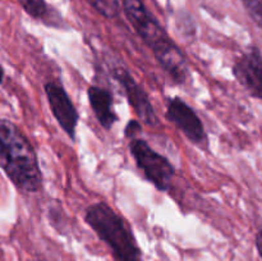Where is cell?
Here are the masks:
<instances>
[{"label":"cell","mask_w":262,"mask_h":261,"mask_svg":"<svg viewBox=\"0 0 262 261\" xmlns=\"http://www.w3.org/2000/svg\"><path fill=\"white\" fill-rule=\"evenodd\" d=\"M0 169L13 186L26 193L42 187V173L36 150L12 120L0 118Z\"/></svg>","instance_id":"cell-2"},{"label":"cell","mask_w":262,"mask_h":261,"mask_svg":"<svg viewBox=\"0 0 262 261\" xmlns=\"http://www.w3.org/2000/svg\"><path fill=\"white\" fill-rule=\"evenodd\" d=\"M122 7L137 35L151 49L159 66L173 82L178 84L186 83L189 77L186 55L169 37L163 26L148 12L142 0H123Z\"/></svg>","instance_id":"cell-1"},{"label":"cell","mask_w":262,"mask_h":261,"mask_svg":"<svg viewBox=\"0 0 262 261\" xmlns=\"http://www.w3.org/2000/svg\"><path fill=\"white\" fill-rule=\"evenodd\" d=\"M129 153L137 168L156 189L166 192L171 188L176 169L169 159L156 153L145 140L138 137L129 140Z\"/></svg>","instance_id":"cell-4"},{"label":"cell","mask_w":262,"mask_h":261,"mask_svg":"<svg viewBox=\"0 0 262 261\" xmlns=\"http://www.w3.org/2000/svg\"><path fill=\"white\" fill-rule=\"evenodd\" d=\"M232 73L252 97L262 101V53L252 46L234 61Z\"/></svg>","instance_id":"cell-8"},{"label":"cell","mask_w":262,"mask_h":261,"mask_svg":"<svg viewBox=\"0 0 262 261\" xmlns=\"http://www.w3.org/2000/svg\"><path fill=\"white\" fill-rule=\"evenodd\" d=\"M28 15L35 19L48 20L50 23V13L45 0H17Z\"/></svg>","instance_id":"cell-10"},{"label":"cell","mask_w":262,"mask_h":261,"mask_svg":"<svg viewBox=\"0 0 262 261\" xmlns=\"http://www.w3.org/2000/svg\"><path fill=\"white\" fill-rule=\"evenodd\" d=\"M165 117L186 136L189 142L199 147H206L209 145L204 123L183 99L176 96L169 100Z\"/></svg>","instance_id":"cell-5"},{"label":"cell","mask_w":262,"mask_h":261,"mask_svg":"<svg viewBox=\"0 0 262 261\" xmlns=\"http://www.w3.org/2000/svg\"><path fill=\"white\" fill-rule=\"evenodd\" d=\"M4 77H5L4 69H3V67L0 66V84H2L3 81H4Z\"/></svg>","instance_id":"cell-15"},{"label":"cell","mask_w":262,"mask_h":261,"mask_svg":"<svg viewBox=\"0 0 262 261\" xmlns=\"http://www.w3.org/2000/svg\"><path fill=\"white\" fill-rule=\"evenodd\" d=\"M87 97H89L90 106L96 117L97 122L100 123L105 130H110L118 122V115L114 112V99L109 90L104 87L91 84L87 90Z\"/></svg>","instance_id":"cell-9"},{"label":"cell","mask_w":262,"mask_h":261,"mask_svg":"<svg viewBox=\"0 0 262 261\" xmlns=\"http://www.w3.org/2000/svg\"><path fill=\"white\" fill-rule=\"evenodd\" d=\"M255 246H256V250H257L258 256H260V258H261V261H262V229L258 230V232L256 233Z\"/></svg>","instance_id":"cell-14"},{"label":"cell","mask_w":262,"mask_h":261,"mask_svg":"<svg viewBox=\"0 0 262 261\" xmlns=\"http://www.w3.org/2000/svg\"><path fill=\"white\" fill-rule=\"evenodd\" d=\"M84 222L107 245L115 261H142V252L125 220L106 202H95L84 212Z\"/></svg>","instance_id":"cell-3"},{"label":"cell","mask_w":262,"mask_h":261,"mask_svg":"<svg viewBox=\"0 0 262 261\" xmlns=\"http://www.w3.org/2000/svg\"><path fill=\"white\" fill-rule=\"evenodd\" d=\"M141 130H142V127H141L140 120H130V122H128V124L125 125L124 135L125 137L132 140V138L137 137V135L141 132Z\"/></svg>","instance_id":"cell-13"},{"label":"cell","mask_w":262,"mask_h":261,"mask_svg":"<svg viewBox=\"0 0 262 261\" xmlns=\"http://www.w3.org/2000/svg\"><path fill=\"white\" fill-rule=\"evenodd\" d=\"M87 2L106 19H114L120 13V5L118 0H87Z\"/></svg>","instance_id":"cell-11"},{"label":"cell","mask_w":262,"mask_h":261,"mask_svg":"<svg viewBox=\"0 0 262 261\" xmlns=\"http://www.w3.org/2000/svg\"><path fill=\"white\" fill-rule=\"evenodd\" d=\"M45 95L48 99V104L50 106L51 113L56 119L61 129L66 132L71 140H76L77 125H78L79 114L76 106L72 102L71 97L67 94L66 89L58 82H46Z\"/></svg>","instance_id":"cell-7"},{"label":"cell","mask_w":262,"mask_h":261,"mask_svg":"<svg viewBox=\"0 0 262 261\" xmlns=\"http://www.w3.org/2000/svg\"><path fill=\"white\" fill-rule=\"evenodd\" d=\"M251 19L262 30V0H241Z\"/></svg>","instance_id":"cell-12"},{"label":"cell","mask_w":262,"mask_h":261,"mask_svg":"<svg viewBox=\"0 0 262 261\" xmlns=\"http://www.w3.org/2000/svg\"><path fill=\"white\" fill-rule=\"evenodd\" d=\"M113 77L122 86L128 102L132 106L133 112L137 114L138 119L150 127L159 125V118L151 104L150 97H148L147 92L143 90V87L136 81L135 77L123 67L113 69Z\"/></svg>","instance_id":"cell-6"}]
</instances>
